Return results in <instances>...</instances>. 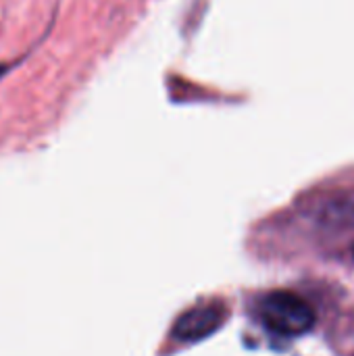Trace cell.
I'll use <instances>...</instances> for the list:
<instances>
[{
  "label": "cell",
  "mask_w": 354,
  "mask_h": 356,
  "mask_svg": "<svg viewBox=\"0 0 354 356\" xmlns=\"http://www.w3.org/2000/svg\"><path fill=\"white\" fill-rule=\"evenodd\" d=\"M259 317L263 325L282 338H296L315 325L313 307L294 292H271L259 305Z\"/></svg>",
  "instance_id": "1"
},
{
  "label": "cell",
  "mask_w": 354,
  "mask_h": 356,
  "mask_svg": "<svg viewBox=\"0 0 354 356\" xmlns=\"http://www.w3.org/2000/svg\"><path fill=\"white\" fill-rule=\"evenodd\" d=\"M227 319V307L223 302H202L186 311L173 325V338L179 342H198L213 336Z\"/></svg>",
  "instance_id": "2"
},
{
  "label": "cell",
  "mask_w": 354,
  "mask_h": 356,
  "mask_svg": "<svg viewBox=\"0 0 354 356\" xmlns=\"http://www.w3.org/2000/svg\"><path fill=\"white\" fill-rule=\"evenodd\" d=\"M15 65H17V60H10V63H0V79H2V77H4V75H6V73L13 69V67H15Z\"/></svg>",
  "instance_id": "3"
},
{
  "label": "cell",
  "mask_w": 354,
  "mask_h": 356,
  "mask_svg": "<svg viewBox=\"0 0 354 356\" xmlns=\"http://www.w3.org/2000/svg\"><path fill=\"white\" fill-rule=\"evenodd\" d=\"M353 257H354V246H353Z\"/></svg>",
  "instance_id": "4"
}]
</instances>
